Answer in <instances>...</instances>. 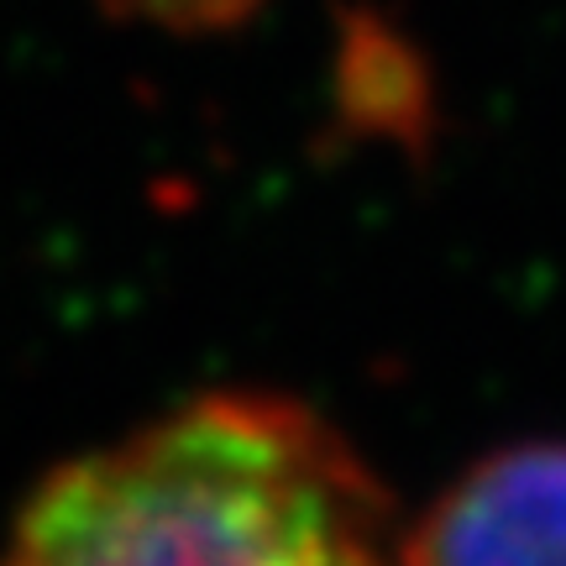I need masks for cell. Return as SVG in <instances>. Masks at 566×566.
<instances>
[{"label": "cell", "instance_id": "cell-2", "mask_svg": "<svg viewBox=\"0 0 566 566\" xmlns=\"http://www.w3.org/2000/svg\"><path fill=\"white\" fill-rule=\"evenodd\" d=\"M405 566H566V441H514L399 535Z\"/></svg>", "mask_w": 566, "mask_h": 566}, {"label": "cell", "instance_id": "cell-3", "mask_svg": "<svg viewBox=\"0 0 566 566\" xmlns=\"http://www.w3.org/2000/svg\"><path fill=\"white\" fill-rule=\"evenodd\" d=\"M268 0H95V11L122 27L163 32V38H216L258 17Z\"/></svg>", "mask_w": 566, "mask_h": 566}, {"label": "cell", "instance_id": "cell-1", "mask_svg": "<svg viewBox=\"0 0 566 566\" xmlns=\"http://www.w3.org/2000/svg\"><path fill=\"white\" fill-rule=\"evenodd\" d=\"M0 566H405L384 483L336 424L216 388L63 462Z\"/></svg>", "mask_w": 566, "mask_h": 566}]
</instances>
